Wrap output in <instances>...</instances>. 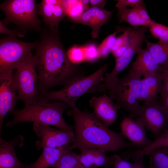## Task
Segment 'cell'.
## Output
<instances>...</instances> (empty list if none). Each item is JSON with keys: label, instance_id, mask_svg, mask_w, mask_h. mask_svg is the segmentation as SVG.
<instances>
[{"label": "cell", "instance_id": "31", "mask_svg": "<svg viewBox=\"0 0 168 168\" xmlns=\"http://www.w3.org/2000/svg\"><path fill=\"white\" fill-rule=\"evenodd\" d=\"M85 55V60L92 61L98 58L97 47L93 44H89L83 47Z\"/></svg>", "mask_w": 168, "mask_h": 168}, {"label": "cell", "instance_id": "14", "mask_svg": "<svg viewBox=\"0 0 168 168\" xmlns=\"http://www.w3.org/2000/svg\"><path fill=\"white\" fill-rule=\"evenodd\" d=\"M89 103L93 110V114L106 126L108 127L116 120L118 109L113 100L105 93L93 97Z\"/></svg>", "mask_w": 168, "mask_h": 168}, {"label": "cell", "instance_id": "32", "mask_svg": "<svg viewBox=\"0 0 168 168\" xmlns=\"http://www.w3.org/2000/svg\"><path fill=\"white\" fill-rule=\"evenodd\" d=\"M85 10L80 2L77 0L73 6H68V14L70 18L77 17L82 14Z\"/></svg>", "mask_w": 168, "mask_h": 168}, {"label": "cell", "instance_id": "17", "mask_svg": "<svg viewBox=\"0 0 168 168\" xmlns=\"http://www.w3.org/2000/svg\"><path fill=\"white\" fill-rule=\"evenodd\" d=\"M128 72L139 77L157 72L168 71L161 66L146 49H142L137 54Z\"/></svg>", "mask_w": 168, "mask_h": 168}, {"label": "cell", "instance_id": "34", "mask_svg": "<svg viewBox=\"0 0 168 168\" xmlns=\"http://www.w3.org/2000/svg\"><path fill=\"white\" fill-rule=\"evenodd\" d=\"M26 33L21 32L13 31L9 29L5 24L0 20V35L6 34L7 35L22 37L24 36Z\"/></svg>", "mask_w": 168, "mask_h": 168}, {"label": "cell", "instance_id": "22", "mask_svg": "<svg viewBox=\"0 0 168 168\" xmlns=\"http://www.w3.org/2000/svg\"><path fill=\"white\" fill-rule=\"evenodd\" d=\"M146 49L156 62L166 69H168V43L160 41L151 42L147 40L145 42Z\"/></svg>", "mask_w": 168, "mask_h": 168}, {"label": "cell", "instance_id": "33", "mask_svg": "<svg viewBox=\"0 0 168 168\" xmlns=\"http://www.w3.org/2000/svg\"><path fill=\"white\" fill-rule=\"evenodd\" d=\"M133 8L140 17L143 20L149 23L150 25L154 22L150 18L147 11L144 2Z\"/></svg>", "mask_w": 168, "mask_h": 168}, {"label": "cell", "instance_id": "13", "mask_svg": "<svg viewBox=\"0 0 168 168\" xmlns=\"http://www.w3.org/2000/svg\"><path fill=\"white\" fill-rule=\"evenodd\" d=\"M112 13V11L106 10L104 8L91 7L79 16L71 18L70 21L74 23L89 26L91 29V37L97 38L98 37L100 29L109 21Z\"/></svg>", "mask_w": 168, "mask_h": 168}, {"label": "cell", "instance_id": "2", "mask_svg": "<svg viewBox=\"0 0 168 168\" xmlns=\"http://www.w3.org/2000/svg\"><path fill=\"white\" fill-rule=\"evenodd\" d=\"M67 113L73 118L74 123L75 140L71 146L72 149L82 152L95 148L112 152L133 146L124 140L121 133L110 129L93 113L81 110L77 106L68 110Z\"/></svg>", "mask_w": 168, "mask_h": 168}, {"label": "cell", "instance_id": "19", "mask_svg": "<svg viewBox=\"0 0 168 168\" xmlns=\"http://www.w3.org/2000/svg\"><path fill=\"white\" fill-rule=\"evenodd\" d=\"M106 151L102 149L89 148L78 154L79 161L86 168H97L100 166H112L113 155L107 156Z\"/></svg>", "mask_w": 168, "mask_h": 168}, {"label": "cell", "instance_id": "23", "mask_svg": "<svg viewBox=\"0 0 168 168\" xmlns=\"http://www.w3.org/2000/svg\"><path fill=\"white\" fill-rule=\"evenodd\" d=\"M118 8V19L119 23L126 22L133 28L139 26L149 27L150 24L141 19L133 8H128L123 6L116 7Z\"/></svg>", "mask_w": 168, "mask_h": 168}, {"label": "cell", "instance_id": "28", "mask_svg": "<svg viewBox=\"0 0 168 168\" xmlns=\"http://www.w3.org/2000/svg\"><path fill=\"white\" fill-rule=\"evenodd\" d=\"M149 28L152 35L158 39L159 41L168 43V27L154 21Z\"/></svg>", "mask_w": 168, "mask_h": 168}, {"label": "cell", "instance_id": "9", "mask_svg": "<svg viewBox=\"0 0 168 168\" xmlns=\"http://www.w3.org/2000/svg\"><path fill=\"white\" fill-rule=\"evenodd\" d=\"M136 120L150 132L155 139L166 129L168 122V109L159 102H143L140 105Z\"/></svg>", "mask_w": 168, "mask_h": 168}, {"label": "cell", "instance_id": "39", "mask_svg": "<svg viewBox=\"0 0 168 168\" xmlns=\"http://www.w3.org/2000/svg\"><path fill=\"white\" fill-rule=\"evenodd\" d=\"M81 4L83 7L85 11L87 10L90 8V2L89 0H80Z\"/></svg>", "mask_w": 168, "mask_h": 168}, {"label": "cell", "instance_id": "40", "mask_svg": "<svg viewBox=\"0 0 168 168\" xmlns=\"http://www.w3.org/2000/svg\"><path fill=\"white\" fill-rule=\"evenodd\" d=\"M105 168H109V166H105Z\"/></svg>", "mask_w": 168, "mask_h": 168}, {"label": "cell", "instance_id": "3", "mask_svg": "<svg viewBox=\"0 0 168 168\" xmlns=\"http://www.w3.org/2000/svg\"><path fill=\"white\" fill-rule=\"evenodd\" d=\"M71 107L65 103L57 101H48L40 96L36 102L27 105L20 110L14 109L10 113L13 118L7 124L12 127L25 122H32L53 126L67 131H73L72 127L64 120L63 114Z\"/></svg>", "mask_w": 168, "mask_h": 168}, {"label": "cell", "instance_id": "10", "mask_svg": "<svg viewBox=\"0 0 168 168\" xmlns=\"http://www.w3.org/2000/svg\"><path fill=\"white\" fill-rule=\"evenodd\" d=\"M33 129L39 140L36 142L38 150L44 147H67L75 140L73 131H67L53 128L49 126L33 123Z\"/></svg>", "mask_w": 168, "mask_h": 168}, {"label": "cell", "instance_id": "24", "mask_svg": "<svg viewBox=\"0 0 168 168\" xmlns=\"http://www.w3.org/2000/svg\"><path fill=\"white\" fill-rule=\"evenodd\" d=\"M148 168H168V147L157 148L150 152Z\"/></svg>", "mask_w": 168, "mask_h": 168}, {"label": "cell", "instance_id": "37", "mask_svg": "<svg viewBox=\"0 0 168 168\" xmlns=\"http://www.w3.org/2000/svg\"><path fill=\"white\" fill-rule=\"evenodd\" d=\"M128 45L129 43L127 38V40L115 52L112 53L115 60L122 56L124 54L127 50Z\"/></svg>", "mask_w": 168, "mask_h": 168}, {"label": "cell", "instance_id": "35", "mask_svg": "<svg viewBox=\"0 0 168 168\" xmlns=\"http://www.w3.org/2000/svg\"><path fill=\"white\" fill-rule=\"evenodd\" d=\"M144 2L142 0H118L115 7L130 6L134 8Z\"/></svg>", "mask_w": 168, "mask_h": 168}, {"label": "cell", "instance_id": "25", "mask_svg": "<svg viewBox=\"0 0 168 168\" xmlns=\"http://www.w3.org/2000/svg\"><path fill=\"white\" fill-rule=\"evenodd\" d=\"M69 149L62 156L54 168H86L80 162L78 154Z\"/></svg>", "mask_w": 168, "mask_h": 168}, {"label": "cell", "instance_id": "5", "mask_svg": "<svg viewBox=\"0 0 168 168\" xmlns=\"http://www.w3.org/2000/svg\"><path fill=\"white\" fill-rule=\"evenodd\" d=\"M142 79L128 72L122 77L115 78L107 90L117 109L125 110L132 118L136 117L140 106Z\"/></svg>", "mask_w": 168, "mask_h": 168}, {"label": "cell", "instance_id": "15", "mask_svg": "<svg viewBox=\"0 0 168 168\" xmlns=\"http://www.w3.org/2000/svg\"><path fill=\"white\" fill-rule=\"evenodd\" d=\"M121 133L133 146L140 149L150 144L153 141L147 137L146 129L140 123L129 117H125L120 125Z\"/></svg>", "mask_w": 168, "mask_h": 168}, {"label": "cell", "instance_id": "16", "mask_svg": "<svg viewBox=\"0 0 168 168\" xmlns=\"http://www.w3.org/2000/svg\"><path fill=\"white\" fill-rule=\"evenodd\" d=\"M24 138L19 135L8 141L0 138V168H26L27 164L21 162L16 155V147H22Z\"/></svg>", "mask_w": 168, "mask_h": 168}, {"label": "cell", "instance_id": "30", "mask_svg": "<svg viewBox=\"0 0 168 168\" xmlns=\"http://www.w3.org/2000/svg\"><path fill=\"white\" fill-rule=\"evenodd\" d=\"M160 99L159 102L168 109V71L165 72L160 92Z\"/></svg>", "mask_w": 168, "mask_h": 168}, {"label": "cell", "instance_id": "36", "mask_svg": "<svg viewBox=\"0 0 168 168\" xmlns=\"http://www.w3.org/2000/svg\"><path fill=\"white\" fill-rule=\"evenodd\" d=\"M125 27L123 32V34L116 38L114 45L111 49V53H113L115 52L127 40V37L125 31Z\"/></svg>", "mask_w": 168, "mask_h": 168}, {"label": "cell", "instance_id": "20", "mask_svg": "<svg viewBox=\"0 0 168 168\" xmlns=\"http://www.w3.org/2000/svg\"><path fill=\"white\" fill-rule=\"evenodd\" d=\"M72 149L71 146L67 147H44L39 158L34 162L27 165L26 168H54L63 154Z\"/></svg>", "mask_w": 168, "mask_h": 168}, {"label": "cell", "instance_id": "6", "mask_svg": "<svg viewBox=\"0 0 168 168\" xmlns=\"http://www.w3.org/2000/svg\"><path fill=\"white\" fill-rule=\"evenodd\" d=\"M37 60L31 53L16 69L13 80L17 93V98L27 105L39 99Z\"/></svg>", "mask_w": 168, "mask_h": 168}, {"label": "cell", "instance_id": "18", "mask_svg": "<svg viewBox=\"0 0 168 168\" xmlns=\"http://www.w3.org/2000/svg\"><path fill=\"white\" fill-rule=\"evenodd\" d=\"M167 71L144 77L142 79L140 101L148 102L157 101L165 73Z\"/></svg>", "mask_w": 168, "mask_h": 168}, {"label": "cell", "instance_id": "1", "mask_svg": "<svg viewBox=\"0 0 168 168\" xmlns=\"http://www.w3.org/2000/svg\"><path fill=\"white\" fill-rule=\"evenodd\" d=\"M36 54L40 96L51 88L66 86L84 76L86 72L81 66L72 62L61 41L58 30L49 28L39 31Z\"/></svg>", "mask_w": 168, "mask_h": 168}, {"label": "cell", "instance_id": "12", "mask_svg": "<svg viewBox=\"0 0 168 168\" xmlns=\"http://www.w3.org/2000/svg\"><path fill=\"white\" fill-rule=\"evenodd\" d=\"M38 6V13L50 29L58 30L60 22L68 15V8L63 0H43Z\"/></svg>", "mask_w": 168, "mask_h": 168}, {"label": "cell", "instance_id": "21", "mask_svg": "<svg viewBox=\"0 0 168 168\" xmlns=\"http://www.w3.org/2000/svg\"><path fill=\"white\" fill-rule=\"evenodd\" d=\"M168 147V130L166 129L158 137L147 147L134 152H124V159L127 160L132 158L133 160L142 156L148 154L152 151L158 148Z\"/></svg>", "mask_w": 168, "mask_h": 168}, {"label": "cell", "instance_id": "8", "mask_svg": "<svg viewBox=\"0 0 168 168\" xmlns=\"http://www.w3.org/2000/svg\"><path fill=\"white\" fill-rule=\"evenodd\" d=\"M37 43L24 42L8 35L0 39V74L16 69L31 53Z\"/></svg>", "mask_w": 168, "mask_h": 168}, {"label": "cell", "instance_id": "4", "mask_svg": "<svg viewBox=\"0 0 168 168\" xmlns=\"http://www.w3.org/2000/svg\"><path fill=\"white\" fill-rule=\"evenodd\" d=\"M108 68L106 63L90 75L78 78L59 90L48 91L40 96L48 101L62 102L71 108H74L77 106L76 102L80 97L97 91Z\"/></svg>", "mask_w": 168, "mask_h": 168}, {"label": "cell", "instance_id": "7", "mask_svg": "<svg viewBox=\"0 0 168 168\" xmlns=\"http://www.w3.org/2000/svg\"><path fill=\"white\" fill-rule=\"evenodd\" d=\"M38 5L34 0H8L0 4L6 15L5 24H15L21 28L40 31L41 21L38 17Z\"/></svg>", "mask_w": 168, "mask_h": 168}, {"label": "cell", "instance_id": "38", "mask_svg": "<svg viewBox=\"0 0 168 168\" xmlns=\"http://www.w3.org/2000/svg\"><path fill=\"white\" fill-rule=\"evenodd\" d=\"M90 8L91 7H97L104 8L107 1L106 0H90Z\"/></svg>", "mask_w": 168, "mask_h": 168}, {"label": "cell", "instance_id": "29", "mask_svg": "<svg viewBox=\"0 0 168 168\" xmlns=\"http://www.w3.org/2000/svg\"><path fill=\"white\" fill-rule=\"evenodd\" d=\"M69 59L73 63L78 64L85 60L84 48L74 46L67 52Z\"/></svg>", "mask_w": 168, "mask_h": 168}, {"label": "cell", "instance_id": "11", "mask_svg": "<svg viewBox=\"0 0 168 168\" xmlns=\"http://www.w3.org/2000/svg\"><path fill=\"white\" fill-rule=\"evenodd\" d=\"M13 74V70L0 74V138L4 118L15 109L18 99Z\"/></svg>", "mask_w": 168, "mask_h": 168}, {"label": "cell", "instance_id": "27", "mask_svg": "<svg viewBox=\"0 0 168 168\" xmlns=\"http://www.w3.org/2000/svg\"><path fill=\"white\" fill-rule=\"evenodd\" d=\"M113 168H146L144 162V156L134 160L131 162L118 155H113Z\"/></svg>", "mask_w": 168, "mask_h": 168}, {"label": "cell", "instance_id": "26", "mask_svg": "<svg viewBox=\"0 0 168 168\" xmlns=\"http://www.w3.org/2000/svg\"><path fill=\"white\" fill-rule=\"evenodd\" d=\"M124 28L125 27H117L115 31L104 40L97 47V52L100 56L103 58L107 57L114 45L116 35L119 32H123Z\"/></svg>", "mask_w": 168, "mask_h": 168}]
</instances>
